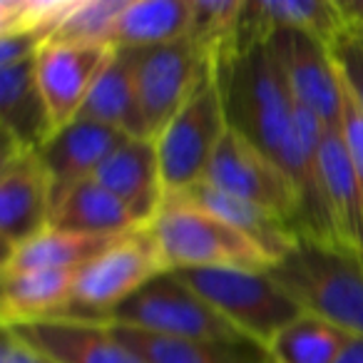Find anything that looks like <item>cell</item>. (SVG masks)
Instances as JSON below:
<instances>
[{"label": "cell", "instance_id": "6da1fadb", "mask_svg": "<svg viewBox=\"0 0 363 363\" xmlns=\"http://www.w3.org/2000/svg\"><path fill=\"white\" fill-rule=\"evenodd\" d=\"M229 127L284 167L296 140L298 102L269 43L214 62Z\"/></svg>", "mask_w": 363, "mask_h": 363}, {"label": "cell", "instance_id": "7a4b0ae2", "mask_svg": "<svg viewBox=\"0 0 363 363\" xmlns=\"http://www.w3.org/2000/svg\"><path fill=\"white\" fill-rule=\"evenodd\" d=\"M272 279L306 313L363 338V254L298 234L269 269Z\"/></svg>", "mask_w": 363, "mask_h": 363}, {"label": "cell", "instance_id": "3957f363", "mask_svg": "<svg viewBox=\"0 0 363 363\" xmlns=\"http://www.w3.org/2000/svg\"><path fill=\"white\" fill-rule=\"evenodd\" d=\"M147 227L169 272H187V269L269 272L274 267L269 254H264L252 239L182 194H167Z\"/></svg>", "mask_w": 363, "mask_h": 363}, {"label": "cell", "instance_id": "277c9868", "mask_svg": "<svg viewBox=\"0 0 363 363\" xmlns=\"http://www.w3.org/2000/svg\"><path fill=\"white\" fill-rule=\"evenodd\" d=\"M174 274L189 284L214 311L222 313L247 341L262 346L264 351L284 328L306 313L269 272L187 269Z\"/></svg>", "mask_w": 363, "mask_h": 363}, {"label": "cell", "instance_id": "5b68a950", "mask_svg": "<svg viewBox=\"0 0 363 363\" xmlns=\"http://www.w3.org/2000/svg\"><path fill=\"white\" fill-rule=\"evenodd\" d=\"M105 323L189 341L252 343L174 272H164L147 281L140 291L112 308Z\"/></svg>", "mask_w": 363, "mask_h": 363}, {"label": "cell", "instance_id": "8992f818", "mask_svg": "<svg viewBox=\"0 0 363 363\" xmlns=\"http://www.w3.org/2000/svg\"><path fill=\"white\" fill-rule=\"evenodd\" d=\"M164 272L169 269L150 227L127 232L77 272L70 301L57 316L105 321L112 308Z\"/></svg>", "mask_w": 363, "mask_h": 363}, {"label": "cell", "instance_id": "52a82bcc", "mask_svg": "<svg viewBox=\"0 0 363 363\" xmlns=\"http://www.w3.org/2000/svg\"><path fill=\"white\" fill-rule=\"evenodd\" d=\"M229 130L217 72L194 92L155 137L160 179L167 194H182L204 179L222 137Z\"/></svg>", "mask_w": 363, "mask_h": 363}, {"label": "cell", "instance_id": "ba28073f", "mask_svg": "<svg viewBox=\"0 0 363 363\" xmlns=\"http://www.w3.org/2000/svg\"><path fill=\"white\" fill-rule=\"evenodd\" d=\"M125 55L152 140L214 75V60L189 38Z\"/></svg>", "mask_w": 363, "mask_h": 363}, {"label": "cell", "instance_id": "9c48e42d", "mask_svg": "<svg viewBox=\"0 0 363 363\" xmlns=\"http://www.w3.org/2000/svg\"><path fill=\"white\" fill-rule=\"evenodd\" d=\"M202 182L257 204L298 229L301 199L294 179L279 162H274L234 127H229L222 137Z\"/></svg>", "mask_w": 363, "mask_h": 363}, {"label": "cell", "instance_id": "30bf717a", "mask_svg": "<svg viewBox=\"0 0 363 363\" xmlns=\"http://www.w3.org/2000/svg\"><path fill=\"white\" fill-rule=\"evenodd\" d=\"M52 179L35 150L3 145L0 157V239L3 254L50 227Z\"/></svg>", "mask_w": 363, "mask_h": 363}, {"label": "cell", "instance_id": "8fae6325", "mask_svg": "<svg viewBox=\"0 0 363 363\" xmlns=\"http://www.w3.org/2000/svg\"><path fill=\"white\" fill-rule=\"evenodd\" d=\"M267 43L281 65L294 100L326 127H338L343 87L331 50L316 38L296 30H274Z\"/></svg>", "mask_w": 363, "mask_h": 363}, {"label": "cell", "instance_id": "7c38bea8", "mask_svg": "<svg viewBox=\"0 0 363 363\" xmlns=\"http://www.w3.org/2000/svg\"><path fill=\"white\" fill-rule=\"evenodd\" d=\"M115 48L45 43L35 57V75L55 130L80 117L95 80L102 75Z\"/></svg>", "mask_w": 363, "mask_h": 363}, {"label": "cell", "instance_id": "4fadbf2b", "mask_svg": "<svg viewBox=\"0 0 363 363\" xmlns=\"http://www.w3.org/2000/svg\"><path fill=\"white\" fill-rule=\"evenodd\" d=\"M125 140L130 137L85 117H77L70 125L55 130V135L38 150L52 179V207L82 182L92 179L102 162Z\"/></svg>", "mask_w": 363, "mask_h": 363}, {"label": "cell", "instance_id": "5bb4252c", "mask_svg": "<svg viewBox=\"0 0 363 363\" xmlns=\"http://www.w3.org/2000/svg\"><path fill=\"white\" fill-rule=\"evenodd\" d=\"M8 328L45 353L52 363H147L102 321L55 316Z\"/></svg>", "mask_w": 363, "mask_h": 363}, {"label": "cell", "instance_id": "9a60e30c", "mask_svg": "<svg viewBox=\"0 0 363 363\" xmlns=\"http://www.w3.org/2000/svg\"><path fill=\"white\" fill-rule=\"evenodd\" d=\"M92 182L115 194L140 224H150L164 199L155 140H125L92 174Z\"/></svg>", "mask_w": 363, "mask_h": 363}, {"label": "cell", "instance_id": "2e32d148", "mask_svg": "<svg viewBox=\"0 0 363 363\" xmlns=\"http://www.w3.org/2000/svg\"><path fill=\"white\" fill-rule=\"evenodd\" d=\"M0 127L3 145L35 152L55 135L50 110L38 85L35 57L0 67Z\"/></svg>", "mask_w": 363, "mask_h": 363}, {"label": "cell", "instance_id": "e0dca14e", "mask_svg": "<svg viewBox=\"0 0 363 363\" xmlns=\"http://www.w3.org/2000/svg\"><path fill=\"white\" fill-rule=\"evenodd\" d=\"M318 160L338 244L363 254V187L338 127H326Z\"/></svg>", "mask_w": 363, "mask_h": 363}, {"label": "cell", "instance_id": "ac0fdd59", "mask_svg": "<svg viewBox=\"0 0 363 363\" xmlns=\"http://www.w3.org/2000/svg\"><path fill=\"white\" fill-rule=\"evenodd\" d=\"M182 197L189 199L197 207L212 212L214 217L224 219L227 224H232L237 232H242L244 237H249L264 254H269L274 264L296 244L298 229L291 227L284 219L269 214L267 209L257 207L252 202L227 194L222 189L212 187L207 182H197L194 187H189L187 192H182Z\"/></svg>", "mask_w": 363, "mask_h": 363}, {"label": "cell", "instance_id": "d6986e66", "mask_svg": "<svg viewBox=\"0 0 363 363\" xmlns=\"http://www.w3.org/2000/svg\"><path fill=\"white\" fill-rule=\"evenodd\" d=\"M80 269H43L0 277V318L3 328L52 318L67 306Z\"/></svg>", "mask_w": 363, "mask_h": 363}, {"label": "cell", "instance_id": "ffe728a7", "mask_svg": "<svg viewBox=\"0 0 363 363\" xmlns=\"http://www.w3.org/2000/svg\"><path fill=\"white\" fill-rule=\"evenodd\" d=\"M107 326L147 363H272L269 353L257 343L189 341V338H169L120 323H107Z\"/></svg>", "mask_w": 363, "mask_h": 363}, {"label": "cell", "instance_id": "44dd1931", "mask_svg": "<svg viewBox=\"0 0 363 363\" xmlns=\"http://www.w3.org/2000/svg\"><path fill=\"white\" fill-rule=\"evenodd\" d=\"M120 237H125V234L105 237V234H80L48 227L45 232L35 234L13 252L3 254L0 277L43 272V269H82L97 254L112 247Z\"/></svg>", "mask_w": 363, "mask_h": 363}, {"label": "cell", "instance_id": "7402d4cb", "mask_svg": "<svg viewBox=\"0 0 363 363\" xmlns=\"http://www.w3.org/2000/svg\"><path fill=\"white\" fill-rule=\"evenodd\" d=\"M80 117L112 127L130 140H152L125 50H115V55L110 57L102 75L92 85Z\"/></svg>", "mask_w": 363, "mask_h": 363}, {"label": "cell", "instance_id": "603a6c76", "mask_svg": "<svg viewBox=\"0 0 363 363\" xmlns=\"http://www.w3.org/2000/svg\"><path fill=\"white\" fill-rule=\"evenodd\" d=\"M192 0H127L112 33L115 50L160 48L187 38Z\"/></svg>", "mask_w": 363, "mask_h": 363}, {"label": "cell", "instance_id": "cb8c5ba5", "mask_svg": "<svg viewBox=\"0 0 363 363\" xmlns=\"http://www.w3.org/2000/svg\"><path fill=\"white\" fill-rule=\"evenodd\" d=\"M50 227L65 229V232L115 237V234L135 232L145 224L137 222L135 214L115 194L100 187L97 182L87 179L52 207Z\"/></svg>", "mask_w": 363, "mask_h": 363}, {"label": "cell", "instance_id": "d4e9b609", "mask_svg": "<svg viewBox=\"0 0 363 363\" xmlns=\"http://www.w3.org/2000/svg\"><path fill=\"white\" fill-rule=\"evenodd\" d=\"M351 338L343 328L303 313L269 343L267 353L272 363H336Z\"/></svg>", "mask_w": 363, "mask_h": 363}, {"label": "cell", "instance_id": "484cf974", "mask_svg": "<svg viewBox=\"0 0 363 363\" xmlns=\"http://www.w3.org/2000/svg\"><path fill=\"white\" fill-rule=\"evenodd\" d=\"M127 0H75L48 43L112 48V33Z\"/></svg>", "mask_w": 363, "mask_h": 363}, {"label": "cell", "instance_id": "4316f807", "mask_svg": "<svg viewBox=\"0 0 363 363\" xmlns=\"http://www.w3.org/2000/svg\"><path fill=\"white\" fill-rule=\"evenodd\" d=\"M331 57L338 67L346 90L363 110V35L358 33H343L331 48Z\"/></svg>", "mask_w": 363, "mask_h": 363}, {"label": "cell", "instance_id": "83f0119b", "mask_svg": "<svg viewBox=\"0 0 363 363\" xmlns=\"http://www.w3.org/2000/svg\"><path fill=\"white\" fill-rule=\"evenodd\" d=\"M343 87V107H341V122H338V130L343 135V142H346V150L351 155V162L356 167L358 182L363 187V110L358 107V102L351 97V92Z\"/></svg>", "mask_w": 363, "mask_h": 363}, {"label": "cell", "instance_id": "f1b7e54d", "mask_svg": "<svg viewBox=\"0 0 363 363\" xmlns=\"http://www.w3.org/2000/svg\"><path fill=\"white\" fill-rule=\"evenodd\" d=\"M0 363H52L45 353L21 338L11 328H3V343H0Z\"/></svg>", "mask_w": 363, "mask_h": 363}, {"label": "cell", "instance_id": "f546056e", "mask_svg": "<svg viewBox=\"0 0 363 363\" xmlns=\"http://www.w3.org/2000/svg\"><path fill=\"white\" fill-rule=\"evenodd\" d=\"M336 363H363V338L353 336Z\"/></svg>", "mask_w": 363, "mask_h": 363}]
</instances>
